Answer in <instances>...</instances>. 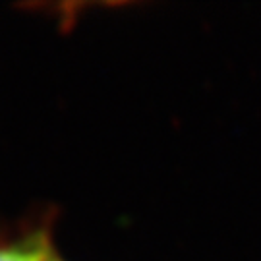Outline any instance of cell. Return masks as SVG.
Returning a JSON list of instances; mask_svg holds the SVG:
<instances>
[{
    "label": "cell",
    "instance_id": "1",
    "mask_svg": "<svg viewBox=\"0 0 261 261\" xmlns=\"http://www.w3.org/2000/svg\"><path fill=\"white\" fill-rule=\"evenodd\" d=\"M50 253L53 248L43 236L0 246V261H47Z\"/></svg>",
    "mask_w": 261,
    "mask_h": 261
},
{
    "label": "cell",
    "instance_id": "2",
    "mask_svg": "<svg viewBox=\"0 0 261 261\" xmlns=\"http://www.w3.org/2000/svg\"><path fill=\"white\" fill-rule=\"evenodd\" d=\"M47 261H60V259H58V257L55 255V252H53V253H50V255L47 257Z\"/></svg>",
    "mask_w": 261,
    "mask_h": 261
}]
</instances>
